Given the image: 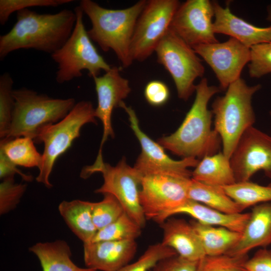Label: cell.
<instances>
[{
    "mask_svg": "<svg viewBox=\"0 0 271 271\" xmlns=\"http://www.w3.org/2000/svg\"><path fill=\"white\" fill-rule=\"evenodd\" d=\"M76 21L73 30L66 42L51 55L57 64L56 80L62 84L82 75L86 70L92 78L98 76L111 67L97 52L88 35L83 23L84 13L80 6L74 9Z\"/></svg>",
    "mask_w": 271,
    "mask_h": 271,
    "instance_id": "cell-6",
    "label": "cell"
},
{
    "mask_svg": "<svg viewBox=\"0 0 271 271\" xmlns=\"http://www.w3.org/2000/svg\"><path fill=\"white\" fill-rule=\"evenodd\" d=\"M247 255L205 256L198 261L196 271H243Z\"/></svg>",
    "mask_w": 271,
    "mask_h": 271,
    "instance_id": "cell-33",
    "label": "cell"
},
{
    "mask_svg": "<svg viewBox=\"0 0 271 271\" xmlns=\"http://www.w3.org/2000/svg\"><path fill=\"white\" fill-rule=\"evenodd\" d=\"M147 1L141 0L124 9L102 7L91 0H82L80 6L89 18L90 38L104 52L112 50L124 67L133 62L130 53L131 42L138 19Z\"/></svg>",
    "mask_w": 271,
    "mask_h": 271,
    "instance_id": "cell-3",
    "label": "cell"
},
{
    "mask_svg": "<svg viewBox=\"0 0 271 271\" xmlns=\"http://www.w3.org/2000/svg\"><path fill=\"white\" fill-rule=\"evenodd\" d=\"M269 115H270V116L271 117V111L269 112Z\"/></svg>",
    "mask_w": 271,
    "mask_h": 271,
    "instance_id": "cell-42",
    "label": "cell"
},
{
    "mask_svg": "<svg viewBox=\"0 0 271 271\" xmlns=\"http://www.w3.org/2000/svg\"><path fill=\"white\" fill-rule=\"evenodd\" d=\"M102 174L103 183L95 191L114 196L124 212L143 228L147 219L140 201V191L143 175L134 167L127 164L123 158L115 166L103 163L95 171Z\"/></svg>",
    "mask_w": 271,
    "mask_h": 271,
    "instance_id": "cell-11",
    "label": "cell"
},
{
    "mask_svg": "<svg viewBox=\"0 0 271 271\" xmlns=\"http://www.w3.org/2000/svg\"><path fill=\"white\" fill-rule=\"evenodd\" d=\"M144 95L147 102L152 106L164 105L170 97L167 85L160 80H153L147 83L144 90Z\"/></svg>",
    "mask_w": 271,
    "mask_h": 271,
    "instance_id": "cell-37",
    "label": "cell"
},
{
    "mask_svg": "<svg viewBox=\"0 0 271 271\" xmlns=\"http://www.w3.org/2000/svg\"><path fill=\"white\" fill-rule=\"evenodd\" d=\"M92 202L80 200L63 201L59 212L71 231L83 244L91 242L97 229L91 213Z\"/></svg>",
    "mask_w": 271,
    "mask_h": 271,
    "instance_id": "cell-23",
    "label": "cell"
},
{
    "mask_svg": "<svg viewBox=\"0 0 271 271\" xmlns=\"http://www.w3.org/2000/svg\"><path fill=\"white\" fill-rule=\"evenodd\" d=\"M155 52L158 62L172 77L179 98L187 100L195 91V80L204 75L205 68L202 60L170 28Z\"/></svg>",
    "mask_w": 271,
    "mask_h": 271,
    "instance_id": "cell-8",
    "label": "cell"
},
{
    "mask_svg": "<svg viewBox=\"0 0 271 271\" xmlns=\"http://www.w3.org/2000/svg\"><path fill=\"white\" fill-rule=\"evenodd\" d=\"M88 123H97L95 108L91 102L82 100L76 103L64 118L42 131L34 141L44 145L42 164L36 178L38 182L52 187L49 178L56 161L80 136L82 127Z\"/></svg>",
    "mask_w": 271,
    "mask_h": 271,
    "instance_id": "cell-7",
    "label": "cell"
},
{
    "mask_svg": "<svg viewBox=\"0 0 271 271\" xmlns=\"http://www.w3.org/2000/svg\"><path fill=\"white\" fill-rule=\"evenodd\" d=\"M213 17L212 1L187 0L177 9L170 29L192 48L217 43L213 29Z\"/></svg>",
    "mask_w": 271,
    "mask_h": 271,
    "instance_id": "cell-14",
    "label": "cell"
},
{
    "mask_svg": "<svg viewBox=\"0 0 271 271\" xmlns=\"http://www.w3.org/2000/svg\"><path fill=\"white\" fill-rule=\"evenodd\" d=\"M177 214L188 215L205 225L220 226L242 233L250 217V213L226 214L198 202L188 199L180 207L169 212L165 221Z\"/></svg>",
    "mask_w": 271,
    "mask_h": 271,
    "instance_id": "cell-21",
    "label": "cell"
},
{
    "mask_svg": "<svg viewBox=\"0 0 271 271\" xmlns=\"http://www.w3.org/2000/svg\"><path fill=\"white\" fill-rule=\"evenodd\" d=\"M198 263L176 255L160 260L152 271H196Z\"/></svg>",
    "mask_w": 271,
    "mask_h": 271,
    "instance_id": "cell-38",
    "label": "cell"
},
{
    "mask_svg": "<svg viewBox=\"0 0 271 271\" xmlns=\"http://www.w3.org/2000/svg\"><path fill=\"white\" fill-rule=\"evenodd\" d=\"M7 156L2 149L0 148V178L2 179L14 177L16 174L20 175L27 181L32 180L31 176L22 173Z\"/></svg>",
    "mask_w": 271,
    "mask_h": 271,
    "instance_id": "cell-40",
    "label": "cell"
},
{
    "mask_svg": "<svg viewBox=\"0 0 271 271\" xmlns=\"http://www.w3.org/2000/svg\"><path fill=\"white\" fill-rule=\"evenodd\" d=\"M230 162L236 182L249 181L260 170L271 179V136L250 127L240 137Z\"/></svg>",
    "mask_w": 271,
    "mask_h": 271,
    "instance_id": "cell-13",
    "label": "cell"
},
{
    "mask_svg": "<svg viewBox=\"0 0 271 271\" xmlns=\"http://www.w3.org/2000/svg\"><path fill=\"white\" fill-rule=\"evenodd\" d=\"M192 48L212 69L221 90H226L241 78L243 68L250 59V48L231 37L223 42L199 45Z\"/></svg>",
    "mask_w": 271,
    "mask_h": 271,
    "instance_id": "cell-15",
    "label": "cell"
},
{
    "mask_svg": "<svg viewBox=\"0 0 271 271\" xmlns=\"http://www.w3.org/2000/svg\"><path fill=\"white\" fill-rule=\"evenodd\" d=\"M191 178L206 184L220 187L236 182L230 159L222 152L201 159L192 172Z\"/></svg>",
    "mask_w": 271,
    "mask_h": 271,
    "instance_id": "cell-24",
    "label": "cell"
},
{
    "mask_svg": "<svg viewBox=\"0 0 271 271\" xmlns=\"http://www.w3.org/2000/svg\"><path fill=\"white\" fill-rule=\"evenodd\" d=\"M237 243L226 254L246 255L257 247L271 244V202L253 206Z\"/></svg>",
    "mask_w": 271,
    "mask_h": 271,
    "instance_id": "cell-20",
    "label": "cell"
},
{
    "mask_svg": "<svg viewBox=\"0 0 271 271\" xmlns=\"http://www.w3.org/2000/svg\"><path fill=\"white\" fill-rule=\"evenodd\" d=\"M261 88L259 84L248 85L240 78L228 86L224 95L217 97L212 103L214 129L221 138L223 154L229 159L242 134L255 122L251 100Z\"/></svg>",
    "mask_w": 271,
    "mask_h": 271,
    "instance_id": "cell-4",
    "label": "cell"
},
{
    "mask_svg": "<svg viewBox=\"0 0 271 271\" xmlns=\"http://www.w3.org/2000/svg\"><path fill=\"white\" fill-rule=\"evenodd\" d=\"M190 223L199 236L206 255L226 254L241 236V233L223 227L205 225L195 220Z\"/></svg>",
    "mask_w": 271,
    "mask_h": 271,
    "instance_id": "cell-25",
    "label": "cell"
},
{
    "mask_svg": "<svg viewBox=\"0 0 271 271\" xmlns=\"http://www.w3.org/2000/svg\"><path fill=\"white\" fill-rule=\"evenodd\" d=\"M248 73L250 77L259 78L271 73V42L260 43L250 48Z\"/></svg>",
    "mask_w": 271,
    "mask_h": 271,
    "instance_id": "cell-34",
    "label": "cell"
},
{
    "mask_svg": "<svg viewBox=\"0 0 271 271\" xmlns=\"http://www.w3.org/2000/svg\"><path fill=\"white\" fill-rule=\"evenodd\" d=\"M191 178L166 175L144 176L140 191V201L146 218L159 224L166 215L188 200Z\"/></svg>",
    "mask_w": 271,
    "mask_h": 271,
    "instance_id": "cell-10",
    "label": "cell"
},
{
    "mask_svg": "<svg viewBox=\"0 0 271 271\" xmlns=\"http://www.w3.org/2000/svg\"><path fill=\"white\" fill-rule=\"evenodd\" d=\"M129 116L130 127L140 143L142 152L134 167L143 175H166L186 178H192L190 167H196L199 162L194 158L174 160L165 153L164 148L154 142L141 129L134 110L122 102L119 107Z\"/></svg>",
    "mask_w": 271,
    "mask_h": 271,
    "instance_id": "cell-12",
    "label": "cell"
},
{
    "mask_svg": "<svg viewBox=\"0 0 271 271\" xmlns=\"http://www.w3.org/2000/svg\"><path fill=\"white\" fill-rule=\"evenodd\" d=\"M13 95L12 121L4 139L24 137L34 142L42 130L64 118L76 103L74 98H54L25 87L13 90Z\"/></svg>",
    "mask_w": 271,
    "mask_h": 271,
    "instance_id": "cell-5",
    "label": "cell"
},
{
    "mask_svg": "<svg viewBox=\"0 0 271 271\" xmlns=\"http://www.w3.org/2000/svg\"><path fill=\"white\" fill-rule=\"evenodd\" d=\"M103 195L101 201L91 204L92 220L97 230L111 223L125 212L114 196L110 194Z\"/></svg>",
    "mask_w": 271,
    "mask_h": 271,
    "instance_id": "cell-30",
    "label": "cell"
},
{
    "mask_svg": "<svg viewBox=\"0 0 271 271\" xmlns=\"http://www.w3.org/2000/svg\"><path fill=\"white\" fill-rule=\"evenodd\" d=\"M76 21L74 10L40 14L29 9L17 12V22L7 33L0 36V59L21 49H34L52 54L70 36Z\"/></svg>",
    "mask_w": 271,
    "mask_h": 271,
    "instance_id": "cell-1",
    "label": "cell"
},
{
    "mask_svg": "<svg viewBox=\"0 0 271 271\" xmlns=\"http://www.w3.org/2000/svg\"><path fill=\"white\" fill-rule=\"evenodd\" d=\"M180 4L177 0L147 1L131 39L130 53L132 61H144L155 51Z\"/></svg>",
    "mask_w": 271,
    "mask_h": 271,
    "instance_id": "cell-9",
    "label": "cell"
},
{
    "mask_svg": "<svg viewBox=\"0 0 271 271\" xmlns=\"http://www.w3.org/2000/svg\"><path fill=\"white\" fill-rule=\"evenodd\" d=\"M120 70L119 67L111 66L103 75L93 78L97 96L95 116L100 120L103 125L102 138L98 155L92 164L93 167H98L104 163L102 155L103 145L109 137L114 138L111 124L112 111L119 107L131 91L128 80L121 76Z\"/></svg>",
    "mask_w": 271,
    "mask_h": 271,
    "instance_id": "cell-16",
    "label": "cell"
},
{
    "mask_svg": "<svg viewBox=\"0 0 271 271\" xmlns=\"http://www.w3.org/2000/svg\"><path fill=\"white\" fill-rule=\"evenodd\" d=\"M195 91L193 103L181 125L172 134L158 139V143L183 159L200 160L218 153L222 144L219 135L211 128L213 114L208 108L210 99L221 90L203 78Z\"/></svg>",
    "mask_w": 271,
    "mask_h": 271,
    "instance_id": "cell-2",
    "label": "cell"
},
{
    "mask_svg": "<svg viewBox=\"0 0 271 271\" xmlns=\"http://www.w3.org/2000/svg\"><path fill=\"white\" fill-rule=\"evenodd\" d=\"M27 185L15 183L14 177L3 179L0 184V213L5 214L15 208L25 193Z\"/></svg>",
    "mask_w": 271,
    "mask_h": 271,
    "instance_id": "cell-36",
    "label": "cell"
},
{
    "mask_svg": "<svg viewBox=\"0 0 271 271\" xmlns=\"http://www.w3.org/2000/svg\"><path fill=\"white\" fill-rule=\"evenodd\" d=\"M142 228L124 212L116 220L98 230L92 241L136 240L141 234Z\"/></svg>",
    "mask_w": 271,
    "mask_h": 271,
    "instance_id": "cell-29",
    "label": "cell"
},
{
    "mask_svg": "<svg viewBox=\"0 0 271 271\" xmlns=\"http://www.w3.org/2000/svg\"><path fill=\"white\" fill-rule=\"evenodd\" d=\"M137 250L136 240L84 243V261L86 267L97 271H117L129 263Z\"/></svg>",
    "mask_w": 271,
    "mask_h": 271,
    "instance_id": "cell-17",
    "label": "cell"
},
{
    "mask_svg": "<svg viewBox=\"0 0 271 271\" xmlns=\"http://www.w3.org/2000/svg\"><path fill=\"white\" fill-rule=\"evenodd\" d=\"M13 79L8 72L0 76V138H5L9 132L14 108Z\"/></svg>",
    "mask_w": 271,
    "mask_h": 271,
    "instance_id": "cell-31",
    "label": "cell"
},
{
    "mask_svg": "<svg viewBox=\"0 0 271 271\" xmlns=\"http://www.w3.org/2000/svg\"><path fill=\"white\" fill-rule=\"evenodd\" d=\"M212 2L214 11L213 29L215 34L228 35L249 48L271 42V26H256L234 15L229 6L224 8L216 1Z\"/></svg>",
    "mask_w": 271,
    "mask_h": 271,
    "instance_id": "cell-18",
    "label": "cell"
},
{
    "mask_svg": "<svg viewBox=\"0 0 271 271\" xmlns=\"http://www.w3.org/2000/svg\"><path fill=\"white\" fill-rule=\"evenodd\" d=\"M243 271H248V270H246V269H245Z\"/></svg>",
    "mask_w": 271,
    "mask_h": 271,
    "instance_id": "cell-43",
    "label": "cell"
},
{
    "mask_svg": "<svg viewBox=\"0 0 271 271\" xmlns=\"http://www.w3.org/2000/svg\"><path fill=\"white\" fill-rule=\"evenodd\" d=\"M266 20L271 22V5L267 6L266 8Z\"/></svg>",
    "mask_w": 271,
    "mask_h": 271,
    "instance_id": "cell-41",
    "label": "cell"
},
{
    "mask_svg": "<svg viewBox=\"0 0 271 271\" xmlns=\"http://www.w3.org/2000/svg\"><path fill=\"white\" fill-rule=\"evenodd\" d=\"M188 198L226 214L240 213L243 210L222 187L206 184L192 178L189 184Z\"/></svg>",
    "mask_w": 271,
    "mask_h": 271,
    "instance_id": "cell-26",
    "label": "cell"
},
{
    "mask_svg": "<svg viewBox=\"0 0 271 271\" xmlns=\"http://www.w3.org/2000/svg\"><path fill=\"white\" fill-rule=\"evenodd\" d=\"M159 225L163 231L161 243L174 249L179 256L193 261H199L206 256L199 236L190 222L169 218Z\"/></svg>",
    "mask_w": 271,
    "mask_h": 271,
    "instance_id": "cell-19",
    "label": "cell"
},
{
    "mask_svg": "<svg viewBox=\"0 0 271 271\" xmlns=\"http://www.w3.org/2000/svg\"><path fill=\"white\" fill-rule=\"evenodd\" d=\"M73 0H0V24L4 25L14 12L35 7H53L68 4Z\"/></svg>",
    "mask_w": 271,
    "mask_h": 271,
    "instance_id": "cell-35",
    "label": "cell"
},
{
    "mask_svg": "<svg viewBox=\"0 0 271 271\" xmlns=\"http://www.w3.org/2000/svg\"><path fill=\"white\" fill-rule=\"evenodd\" d=\"M178 255L173 249L161 242L149 245L134 262L128 263L117 271H149L160 260Z\"/></svg>",
    "mask_w": 271,
    "mask_h": 271,
    "instance_id": "cell-32",
    "label": "cell"
},
{
    "mask_svg": "<svg viewBox=\"0 0 271 271\" xmlns=\"http://www.w3.org/2000/svg\"><path fill=\"white\" fill-rule=\"evenodd\" d=\"M0 148L16 166L26 168L37 167L42 164V154L37 150L33 139L18 137L1 140Z\"/></svg>",
    "mask_w": 271,
    "mask_h": 271,
    "instance_id": "cell-27",
    "label": "cell"
},
{
    "mask_svg": "<svg viewBox=\"0 0 271 271\" xmlns=\"http://www.w3.org/2000/svg\"><path fill=\"white\" fill-rule=\"evenodd\" d=\"M29 249L38 258L42 271H97L75 264L71 259L70 248L64 240L38 242Z\"/></svg>",
    "mask_w": 271,
    "mask_h": 271,
    "instance_id": "cell-22",
    "label": "cell"
},
{
    "mask_svg": "<svg viewBox=\"0 0 271 271\" xmlns=\"http://www.w3.org/2000/svg\"><path fill=\"white\" fill-rule=\"evenodd\" d=\"M248 271H271V250H258L244 264Z\"/></svg>",
    "mask_w": 271,
    "mask_h": 271,
    "instance_id": "cell-39",
    "label": "cell"
},
{
    "mask_svg": "<svg viewBox=\"0 0 271 271\" xmlns=\"http://www.w3.org/2000/svg\"><path fill=\"white\" fill-rule=\"evenodd\" d=\"M226 193L243 210L271 202V185L263 186L249 181L222 187Z\"/></svg>",
    "mask_w": 271,
    "mask_h": 271,
    "instance_id": "cell-28",
    "label": "cell"
}]
</instances>
